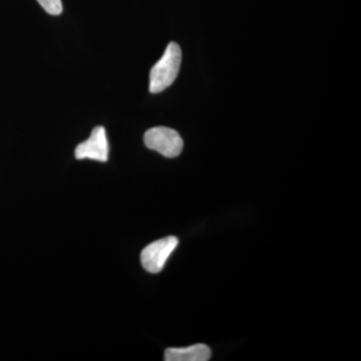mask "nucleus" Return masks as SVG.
<instances>
[{
  "mask_svg": "<svg viewBox=\"0 0 361 361\" xmlns=\"http://www.w3.org/2000/svg\"><path fill=\"white\" fill-rule=\"evenodd\" d=\"M42 8L51 16H59L63 13V2L61 0H37Z\"/></svg>",
  "mask_w": 361,
  "mask_h": 361,
  "instance_id": "6",
  "label": "nucleus"
},
{
  "mask_svg": "<svg viewBox=\"0 0 361 361\" xmlns=\"http://www.w3.org/2000/svg\"><path fill=\"white\" fill-rule=\"evenodd\" d=\"M75 155L78 160L90 159L103 163L108 161L109 142L106 129L102 126L94 128L89 139L78 145Z\"/></svg>",
  "mask_w": 361,
  "mask_h": 361,
  "instance_id": "4",
  "label": "nucleus"
},
{
  "mask_svg": "<svg viewBox=\"0 0 361 361\" xmlns=\"http://www.w3.org/2000/svg\"><path fill=\"white\" fill-rule=\"evenodd\" d=\"M180 63L182 51L180 45L170 42L160 61L149 73V92L158 94L172 85L179 75Z\"/></svg>",
  "mask_w": 361,
  "mask_h": 361,
  "instance_id": "1",
  "label": "nucleus"
},
{
  "mask_svg": "<svg viewBox=\"0 0 361 361\" xmlns=\"http://www.w3.org/2000/svg\"><path fill=\"white\" fill-rule=\"evenodd\" d=\"M179 240L175 236L166 237L149 244L142 251V267L153 274L160 272L165 267L171 254L177 248Z\"/></svg>",
  "mask_w": 361,
  "mask_h": 361,
  "instance_id": "3",
  "label": "nucleus"
},
{
  "mask_svg": "<svg viewBox=\"0 0 361 361\" xmlns=\"http://www.w3.org/2000/svg\"><path fill=\"white\" fill-rule=\"evenodd\" d=\"M212 353L206 344H195L184 348H168L165 353L166 361H207Z\"/></svg>",
  "mask_w": 361,
  "mask_h": 361,
  "instance_id": "5",
  "label": "nucleus"
},
{
  "mask_svg": "<svg viewBox=\"0 0 361 361\" xmlns=\"http://www.w3.org/2000/svg\"><path fill=\"white\" fill-rule=\"evenodd\" d=\"M147 148L167 158H176L182 153L184 142L177 130L166 127L152 128L144 137Z\"/></svg>",
  "mask_w": 361,
  "mask_h": 361,
  "instance_id": "2",
  "label": "nucleus"
}]
</instances>
